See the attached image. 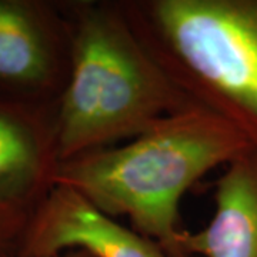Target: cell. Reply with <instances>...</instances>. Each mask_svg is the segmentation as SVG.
<instances>
[{"instance_id":"cell-4","label":"cell","mask_w":257,"mask_h":257,"mask_svg":"<svg viewBox=\"0 0 257 257\" xmlns=\"http://www.w3.org/2000/svg\"><path fill=\"white\" fill-rule=\"evenodd\" d=\"M72 66L62 2L0 0V101L56 109Z\"/></svg>"},{"instance_id":"cell-3","label":"cell","mask_w":257,"mask_h":257,"mask_svg":"<svg viewBox=\"0 0 257 257\" xmlns=\"http://www.w3.org/2000/svg\"><path fill=\"white\" fill-rule=\"evenodd\" d=\"M167 77L257 150V0H119Z\"/></svg>"},{"instance_id":"cell-1","label":"cell","mask_w":257,"mask_h":257,"mask_svg":"<svg viewBox=\"0 0 257 257\" xmlns=\"http://www.w3.org/2000/svg\"><path fill=\"white\" fill-rule=\"evenodd\" d=\"M248 149L231 123L193 104L126 143L57 162L53 184L113 219L127 217L167 257H193L179 241V203L202 177Z\"/></svg>"},{"instance_id":"cell-6","label":"cell","mask_w":257,"mask_h":257,"mask_svg":"<svg viewBox=\"0 0 257 257\" xmlns=\"http://www.w3.org/2000/svg\"><path fill=\"white\" fill-rule=\"evenodd\" d=\"M56 109L0 101V209L29 214L53 184Z\"/></svg>"},{"instance_id":"cell-7","label":"cell","mask_w":257,"mask_h":257,"mask_svg":"<svg viewBox=\"0 0 257 257\" xmlns=\"http://www.w3.org/2000/svg\"><path fill=\"white\" fill-rule=\"evenodd\" d=\"M179 241L193 257H257V150L224 166L214 183V213L204 229L182 230Z\"/></svg>"},{"instance_id":"cell-2","label":"cell","mask_w":257,"mask_h":257,"mask_svg":"<svg viewBox=\"0 0 257 257\" xmlns=\"http://www.w3.org/2000/svg\"><path fill=\"white\" fill-rule=\"evenodd\" d=\"M72 66L56 107L57 162L143 135L193 103L149 55L119 0L62 2Z\"/></svg>"},{"instance_id":"cell-5","label":"cell","mask_w":257,"mask_h":257,"mask_svg":"<svg viewBox=\"0 0 257 257\" xmlns=\"http://www.w3.org/2000/svg\"><path fill=\"white\" fill-rule=\"evenodd\" d=\"M83 248L96 257H167L155 240L97 210L79 193L55 184L13 248L18 257H52Z\"/></svg>"},{"instance_id":"cell-8","label":"cell","mask_w":257,"mask_h":257,"mask_svg":"<svg viewBox=\"0 0 257 257\" xmlns=\"http://www.w3.org/2000/svg\"><path fill=\"white\" fill-rule=\"evenodd\" d=\"M29 220V214L0 209V248H15Z\"/></svg>"},{"instance_id":"cell-9","label":"cell","mask_w":257,"mask_h":257,"mask_svg":"<svg viewBox=\"0 0 257 257\" xmlns=\"http://www.w3.org/2000/svg\"><path fill=\"white\" fill-rule=\"evenodd\" d=\"M0 257H18L16 253L13 251V248H0ZM52 257H96L87 250L83 248H73V250H67L60 254H56Z\"/></svg>"}]
</instances>
